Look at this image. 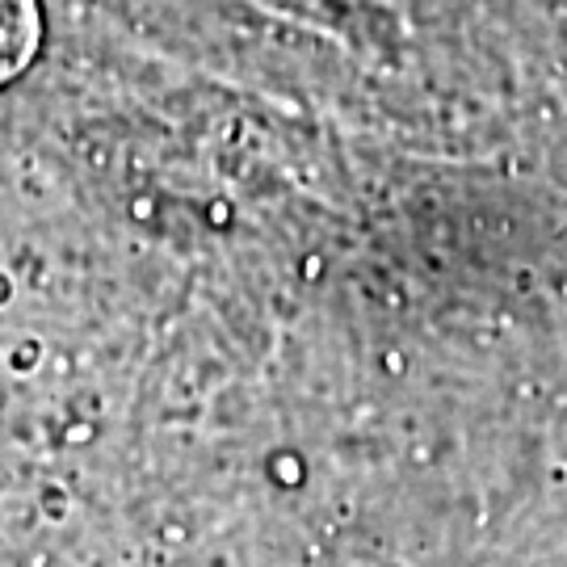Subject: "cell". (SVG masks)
<instances>
[{"label":"cell","mask_w":567,"mask_h":567,"mask_svg":"<svg viewBox=\"0 0 567 567\" xmlns=\"http://www.w3.org/2000/svg\"><path fill=\"white\" fill-rule=\"evenodd\" d=\"M39 42L34 0H0V84L13 81Z\"/></svg>","instance_id":"obj_1"}]
</instances>
